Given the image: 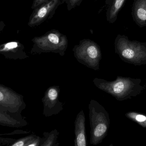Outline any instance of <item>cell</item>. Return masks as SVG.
Segmentation results:
<instances>
[{
  "label": "cell",
  "instance_id": "1",
  "mask_svg": "<svg viewBox=\"0 0 146 146\" xmlns=\"http://www.w3.org/2000/svg\"><path fill=\"white\" fill-rule=\"evenodd\" d=\"M138 78L117 76L116 80L108 81L96 78V85L101 90L112 96L116 100L123 101L140 95L145 89Z\"/></svg>",
  "mask_w": 146,
  "mask_h": 146
},
{
  "label": "cell",
  "instance_id": "2",
  "mask_svg": "<svg viewBox=\"0 0 146 146\" xmlns=\"http://www.w3.org/2000/svg\"><path fill=\"white\" fill-rule=\"evenodd\" d=\"M116 54L124 62L136 66L146 64V42L130 40L125 35H118L114 40Z\"/></svg>",
  "mask_w": 146,
  "mask_h": 146
},
{
  "label": "cell",
  "instance_id": "3",
  "mask_svg": "<svg viewBox=\"0 0 146 146\" xmlns=\"http://www.w3.org/2000/svg\"><path fill=\"white\" fill-rule=\"evenodd\" d=\"M33 44L32 52H54L64 53L68 44L66 35L56 29L47 31L40 36L31 40Z\"/></svg>",
  "mask_w": 146,
  "mask_h": 146
},
{
  "label": "cell",
  "instance_id": "4",
  "mask_svg": "<svg viewBox=\"0 0 146 146\" xmlns=\"http://www.w3.org/2000/svg\"><path fill=\"white\" fill-rule=\"evenodd\" d=\"M92 143L98 144L107 134L110 119L108 112L98 102L94 101L91 107Z\"/></svg>",
  "mask_w": 146,
  "mask_h": 146
},
{
  "label": "cell",
  "instance_id": "5",
  "mask_svg": "<svg viewBox=\"0 0 146 146\" xmlns=\"http://www.w3.org/2000/svg\"><path fill=\"white\" fill-rule=\"evenodd\" d=\"M75 55L87 62L93 67L99 68V62L102 58L100 48L94 41L84 39L74 47Z\"/></svg>",
  "mask_w": 146,
  "mask_h": 146
},
{
  "label": "cell",
  "instance_id": "6",
  "mask_svg": "<svg viewBox=\"0 0 146 146\" xmlns=\"http://www.w3.org/2000/svg\"><path fill=\"white\" fill-rule=\"evenodd\" d=\"M61 4V0H49L34 9L30 17L28 26L34 28L51 19Z\"/></svg>",
  "mask_w": 146,
  "mask_h": 146
},
{
  "label": "cell",
  "instance_id": "7",
  "mask_svg": "<svg viewBox=\"0 0 146 146\" xmlns=\"http://www.w3.org/2000/svg\"><path fill=\"white\" fill-rule=\"evenodd\" d=\"M131 15L136 24L140 28L146 26V0H134Z\"/></svg>",
  "mask_w": 146,
  "mask_h": 146
},
{
  "label": "cell",
  "instance_id": "8",
  "mask_svg": "<svg viewBox=\"0 0 146 146\" xmlns=\"http://www.w3.org/2000/svg\"><path fill=\"white\" fill-rule=\"evenodd\" d=\"M24 46L18 41L14 40L6 42L0 46V52L7 56H24Z\"/></svg>",
  "mask_w": 146,
  "mask_h": 146
},
{
  "label": "cell",
  "instance_id": "9",
  "mask_svg": "<svg viewBox=\"0 0 146 146\" xmlns=\"http://www.w3.org/2000/svg\"><path fill=\"white\" fill-rule=\"evenodd\" d=\"M125 1V0H111L106 12V19L108 23L113 24L116 22L119 13Z\"/></svg>",
  "mask_w": 146,
  "mask_h": 146
},
{
  "label": "cell",
  "instance_id": "10",
  "mask_svg": "<svg viewBox=\"0 0 146 146\" xmlns=\"http://www.w3.org/2000/svg\"><path fill=\"white\" fill-rule=\"evenodd\" d=\"M125 116L142 127L146 128V116L134 112L127 113Z\"/></svg>",
  "mask_w": 146,
  "mask_h": 146
},
{
  "label": "cell",
  "instance_id": "11",
  "mask_svg": "<svg viewBox=\"0 0 146 146\" xmlns=\"http://www.w3.org/2000/svg\"><path fill=\"white\" fill-rule=\"evenodd\" d=\"M62 5L65 3L68 11H70L77 6H79L83 0H61Z\"/></svg>",
  "mask_w": 146,
  "mask_h": 146
},
{
  "label": "cell",
  "instance_id": "12",
  "mask_svg": "<svg viewBox=\"0 0 146 146\" xmlns=\"http://www.w3.org/2000/svg\"><path fill=\"white\" fill-rule=\"evenodd\" d=\"M77 143L78 146H85L86 145L85 135L83 133L81 132L78 134L77 137Z\"/></svg>",
  "mask_w": 146,
  "mask_h": 146
},
{
  "label": "cell",
  "instance_id": "13",
  "mask_svg": "<svg viewBox=\"0 0 146 146\" xmlns=\"http://www.w3.org/2000/svg\"><path fill=\"white\" fill-rule=\"evenodd\" d=\"M48 96L52 100H54L58 96V93L54 89H51L48 91Z\"/></svg>",
  "mask_w": 146,
  "mask_h": 146
},
{
  "label": "cell",
  "instance_id": "14",
  "mask_svg": "<svg viewBox=\"0 0 146 146\" xmlns=\"http://www.w3.org/2000/svg\"><path fill=\"white\" fill-rule=\"evenodd\" d=\"M49 0H34L33 4L31 6V9H34L39 6L40 5H42L43 3L47 2Z\"/></svg>",
  "mask_w": 146,
  "mask_h": 146
},
{
  "label": "cell",
  "instance_id": "15",
  "mask_svg": "<svg viewBox=\"0 0 146 146\" xmlns=\"http://www.w3.org/2000/svg\"><path fill=\"white\" fill-rule=\"evenodd\" d=\"M24 143L22 141H20L16 143L15 144L13 145V146H23Z\"/></svg>",
  "mask_w": 146,
  "mask_h": 146
},
{
  "label": "cell",
  "instance_id": "16",
  "mask_svg": "<svg viewBox=\"0 0 146 146\" xmlns=\"http://www.w3.org/2000/svg\"><path fill=\"white\" fill-rule=\"evenodd\" d=\"M3 100V94L2 92H0V101H2V100Z\"/></svg>",
  "mask_w": 146,
  "mask_h": 146
},
{
  "label": "cell",
  "instance_id": "17",
  "mask_svg": "<svg viewBox=\"0 0 146 146\" xmlns=\"http://www.w3.org/2000/svg\"><path fill=\"white\" fill-rule=\"evenodd\" d=\"M95 1H98V0H95Z\"/></svg>",
  "mask_w": 146,
  "mask_h": 146
}]
</instances>
